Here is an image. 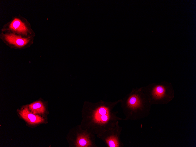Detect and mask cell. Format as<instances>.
Instances as JSON below:
<instances>
[{
  "label": "cell",
  "instance_id": "obj_9",
  "mask_svg": "<svg viewBox=\"0 0 196 147\" xmlns=\"http://www.w3.org/2000/svg\"><path fill=\"white\" fill-rule=\"evenodd\" d=\"M31 110L33 114H43L45 111V108L42 103L40 101L36 102L29 105Z\"/></svg>",
  "mask_w": 196,
  "mask_h": 147
},
{
  "label": "cell",
  "instance_id": "obj_2",
  "mask_svg": "<svg viewBox=\"0 0 196 147\" xmlns=\"http://www.w3.org/2000/svg\"><path fill=\"white\" fill-rule=\"evenodd\" d=\"M121 107L125 117L124 120H135L148 116L152 105L144 93L143 87L133 88L121 99Z\"/></svg>",
  "mask_w": 196,
  "mask_h": 147
},
{
  "label": "cell",
  "instance_id": "obj_4",
  "mask_svg": "<svg viewBox=\"0 0 196 147\" xmlns=\"http://www.w3.org/2000/svg\"><path fill=\"white\" fill-rule=\"evenodd\" d=\"M122 131V128L119 125L118 121L113 128L97 136L102 139L107 147H123L124 144L120 137Z\"/></svg>",
  "mask_w": 196,
  "mask_h": 147
},
{
  "label": "cell",
  "instance_id": "obj_6",
  "mask_svg": "<svg viewBox=\"0 0 196 147\" xmlns=\"http://www.w3.org/2000/svg\"><path fill=\"white\" fill-rule=\"evenodd\" d=\"M19 114L22 118L30 124H37L44 121L43 119L40 116L35 115L29 111L27 107L20 111Z\"/></svg>",
  "mask_w": 196,
  "mask_h": 147
},
{
  "label": "cell",
  "instance_id": "obj_1",
  "mask_svg": "<svg viewBox=\"0 0 196 147\" xmlns=\"http://www.w3.org/2000/svg\"><path fill=\"white\" fill-rule=\"evenodd\" d=\"M121 101L120 99L113 102H86L82 111V129L97 135L113 128L119 121L124 120L117 116V111L113 110Z\"/></svg>",
  "mask_w": 196,
  "mask_h": 147
},
{
  "label": "cell",
  "instance_id": "obj_3",
  "mask_svg": "<svg viewBox=\"0 0 196 147\" xmlns=\"http://www.w3.org/2000/svg\"><path fill=\"white\" fill-rule=\"evenodd\" d=\"M142 87L151 105L167 104L174 97V90L170 82L164 81L150 83Z\"/></svg>",
  "mask_w": 196,
  "mask_h": 147
},
{
  "label": "cell",
  "instance_id": "obj_8",
  "mask_svg": "<svg viewBox=\"0 0 196 147\" xmlns=\"http://www.w3.org/2000/svg\"><path fill=\"white\" fill-rule=\"evenodd\" d=\"M10 27L13 30L23 33H25L27 30L24 24L19 19L17 18L13 20L11 23Z\"/></svg>",
  "mask_w": 196,
  "mask_h": 147
},
{
  "label": "cell",
  "instance_id": "obj_5",
  "mask_svg": "<svg viewBox=\"0 0 196 147\" xmlns=\"http://www.w3.org/2000/svg\"><path fill=\"white\" fill-rule=\"evenodd\" d=\"M95 135L82 129L78 133L75 141V146L77 147H96Z\"/></svg>",
  "mask_w": 196,
  "mask_h": 147
},
{
  "label": "cell",
  "instance_id": "obj_7",
  "mask_svg": "<svg viewBox=\"0 0 196 147\" xmlns=\"http://www.w3.org/2000/svg\"><path fill=\"white\" fill-rule=\"evenodd\" d=\"M6 40L10 43L18 47H21L26 45L28 41V39L22 38L13 34L6 35Z\"/></svg>",
  "mask_w": 196,
  "mask_h": 147
}]
</instances>
